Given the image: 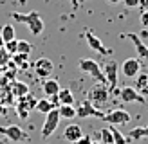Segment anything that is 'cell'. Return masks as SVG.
I'll return each instance as SVG.
<instances>
[{
  "label": "cell",
  "instance_id": "6da1fadb",
  "mask_svg": "<svg viewBox=\"0 0 148 144\" xmlns=\"http://www.w3.org/2000/svg\"><path fill=\"white\" fill-rule=\"evenodd\" d=\"M11 18L18 24H25L29 25V31L34 36H40L43 33V20L40 16L38 11H31V13H11Z\"/></svg>",
  "mask_w": 148,
  "mask_h": 144
},
{
  "label": "cell",
  "instance_id": "7a4b0ae2",
  "mask_svg": "<svg viewBox=\"0 0 148 144\" xmlns=\"http://www.w3.org/2000/svg\"><path fill=\"white\" fill-rule=\"evenodd\" d=\"M79 70L88 74L90 77H94L98 83H107V77H105V72L101 70V67L98 65L96 60H90V58H81L79 60Z\"/></svg>",
  "mask_w": 148,
  "mask_h": 144
},
{
  "label": "cell",
  "instance_id": "3957f363",
  "mask_svg": "<svg viewBox=\"0 0 148 144\" xmlns=\"http://www.w3.org/2000/svg\"><path fill=\"white\" fill-rule=\"evenodd\" d=\"M36 103H38V99H36L31 92H29L27 96H24V97H18L16 103H14V108H16V112H18V117L25 121L29 117V112L36 108Z\"/></svg>",
  "mask_w": 148,
  "mask_h": 144
},
{
  "label": "cell",
  "instance_id": "277c9868",
  "mask_svg": "<svg viewBox=\"0 0 148 144\" xmlns=\"http://www.w3.org/2000/svg\"><path fill=\"white\" fill-rule=\"evenodd\" d=\"M60 108H53L47 115H45V121H43V126H42V137L43 139H47V137H51L54 133V130L58 128V124H60Z\"/></svg>",
  "mask_w": 148,
  "mask_h": 144
},
{
  "label": "cell",
  "instance_id": "5b68a950",
  "mask_svg": "<svg viewBox=\"0 0 148 144\" xmlns=\"http://www.w3.org/2000/svg\"><path fill=\"white\" fill-rule=\"evenodd\" d=\"M103 115H105V113H103L90 99H87V101H83L79 106H76V117H81V119H87V117L103 119Z\"/></svg>",
  "mask_w": 148,
  "mask_h": 144
},
{
  "label": "cell",
  "instance_id": "8992f818",
  "mask_svg": "<svg viewBox=\"0 0 148 144\" xmlns=\"http://www.w3.org/2000/svg\"><path fill=\"white\" fill-rule=\"evenodd\" d=\"M110 97V88L107 83H96L90 90V101L98 106V105H107Z\"/></svg>",
  "mask_w": 148,
  "mask_h": 144
},
{
  "label": "cell",
  "instance_id": "52a82bcc",
  "mask_svg": "<svg viewBox=\"0 0 148 144\" xmlns=\"http://www.w3.org/2000/svg\"><path fill=\"white\" fill-rule=\"evenodd\" d=\"M103 121L108 122V124H112V126H116V124H127V122L130 121V113L117 108V110H110L108 113L103 115Z\"/></svg>",
  "mask_w": 148,
  "mask_h": 144
},
{
  "label": "cell",
  "instance_id": "ba28073f",
  "mask_svg": "<svg viewBox=\"0 0 148 144\" xmlns=\"http://www.w3.org/2000/svg\"><path fill=\"white\" fill-rule=\"evenodd\" d=\"M0 133L5 135L9 141L13 142H20V141H27V133L22 130L18 124H11V126H2L0 128Z\"/></svg>",
  "mask_w": 148,
  "mask_h": 144
},
{
  "label": "cell",
  "instance_id": "9c48e42d",
  "mask_svg": "<svg viewBox=\"0 0 148 144\" xmlns=\"http://www.w3.org/2000/svg\"><path fill=\"white\" fill-rule=\"evenodd\" d=\"M119 97L123 103H139V105H145L146 103V97H143L134 86H125V88L119 90Z\"/></svg>",
  "mask_w": 148,
  "mask_h": 144
},
{
  "label": "cell",
  "instance_id": "30bf717a",
  "mask_svg": "<svg viewBox=\"0 0 148 144\" xmlns=\"http://www.w3.org/2000/svg\"><path fill=\"white\" fill-rule=\"evenodd\" d=\"M54 70V63L49 60V58H40V60L34 61V74L38 77L47 79Z\"/></svg>",
  "mask_w": 148,
  "mask_h": 144
},
{
  "label": "cell",
  "instance_id": "8fae6325",
  "mask_svg": "<svg viewBox=\"0 0 148 144\" xmlns=\"http://www.w3.org/2000/svg\"><path fill=\"white\" fill-rule=\"evenodd\" d=\"M117 63L116 61H108L105 65V77H107V85H108V88L110 90H114L117 92V79H119V76H117Z\"/></svg>",
  "mask_w": 148,
  "mask_h": 144
},
{
  "label": "cell",
  "instance_id": "7c38bea8",
  "mask_svg": "<svg viewBox=\"0 0 148 144\" xmlns=\"http://www.w3.org/2000/svg\"><path fill=\"white\" fill-rule=\"evenodd\" d=\"M121 72H123L127 77H136L139 72H141V61H139L137 58H128V60L123 61Z\"/></svg>",
  "mask_w": 148,
  "mask_h": 144
},
{
  "label": "cell",
  "instance_id": "4fadbf2b",
  "mask_svg": "<svg viewBox=\"0 0 148 144\" xmlns=\"http://www.w3.org/2000/svg\"><path fill=\"white\" fill-rule=\"evenodd\" d=\"M85 40H87V43H88V47H90L92 50H96V52H99V54H103V56L112 54V50L107 49L105 45H103V41H101L99 38H96V36H94L90 31L85 33Z\"/></svg>",
  "mask_w": 148,
  "mask_h": 144
},
{
  "label": "cell",
  "instance_id": "5bb4252c",
  "mask_svg": "<svg viewBox=\"0 0 148 144\" xmlns=\"http://www.w3.org/2000/svg\"><path fill=\"white\" fill-rule=\"evenodd\" d=\"M125 38H128L136 47V52H137V58H143V60H148V45L139 38L136 33H130V34H125Z\"/></svg>",
  "mask_w": 148,
  "mask_h": 144
},
{
  "label": "cell",
  "instance_id": "9a60e30c",
  "mask_svg": "<svg viewBox=\"0 0 148 144\" xmlns=\"http://www.w3.org/2000/svg\"><path fill=\"white\" fill-rule=\"evenodd\" d=\"M60 81H56V79H43L42 83V92L45 97H53V96H58V92H60Z\"/></svg>",
  "mask_w": 148,
  "mask_h": 144
},
{
  "label": "cell",
  "instance_id": "2e32d148",
  "mask_svg": "<svg viewBox=\"0 0 148 144\" xmlns=\"http://www.w3.org/2000/svg\"><path fill=\"white\" fill-rule=\"evenodd\" d=\"M63 137H65V141H69V142H78L81 137H83L81 126L79 124H69L63 132Z\"/></svg>",
  "mask_w": 148,
  "mask_h": 144
},
{
  "label": "cell",
  "instance_id": "e0dca14e",
  "mask_svg": "<svg viewBox=\"0 0 148 144\" xmlns=\"http://www.w3.org/2000/svg\"><path fill=\"white\" fill-rule=\"evenodd\" d=\"M11 92H13V96L18 99V97H24L29 94V86L24 81H13L11 83Z\"/></svg>",
  "mask_w": 148,
  "mask_h": 144
},
{
  "label": "cell",
  "instance_id": "ac0fdd59",
  "mask_svg": "<svg viewBox=\"0 0 148 144\" xmlns=\"http://www.w3.org/2000/svg\"><path fill=\"white\" fill-rule=\"evenodd\" d=\"M53 108H56L54 105H53V101H51L49 97H43V99H38V103H36V108L34 110H38L40 113H43V115H47Z\"/></svg>",
  "mask_w": 148,
  "mask_h": 144
},
{
  "label": "cell",
  "instance_id": "d6986e66",
  "mask_svg": "<svg viewBox=\"0 0 148 144\" xmlns=\"http://www.w3.org/2000/svg\"><path fill=\"white\" fill-rule=\"evenodd\" d=\"M60 115L63 119H74L76 117V106L74 105H60Z\"/></svg>",
  "mask_w": 148,
  "mask_h": 144
},
{
  "label": "cell",
  "instance_id": "ffe728a7",
  "mask_svg": "<svg viewBox=\"0 0 148 144\" xmlns=\"http://www.w3.org/2000/svg\"><path fill=\"white\" fill-rule=\"evenodd\" d=\"M58 99H60V105H72L74 103V96L69 88H62L58 92Z\"/></svg>",
  "mask_w": 148,
  "mask_h": 144
},
{
  "label": "cell",
  "instance_id": "44dd1931",
  "mask_svg": "<svg viewBox=\"0 0 148 144\" xmlns=\"http://www.w3.org/2000/svg\"><path fill=\"white\" fill-rule=\"evenodd\" d=\"M128 137L134 139V141H139V139H143V137H148V126H137L134 130H130Z\"/></svg>",
  "mask_w": 148,
  "mask_h": 144
},
{
  "label": "cell",
  "instance_id": "7402d4cb",
  "mask_svg": "<svg viewBox=\"0 0 148 144\" xmlns=\"http://www.w3.org/2000/svg\"><path fill=\"white\" fill-rule=\"evenodd\" d=\"M0 34H2V40L4 41H11V40L16 38V36H14V27L11 24H5L2 29H0Z\"/></svg>",
  "mask_w": 148,
  "mask_h": 144
},
{
  "label": "cell",
  "instance_id": "603a6c76",
  "mask_svg": "<svg viewBox=\"0 0 148 144\" xmlns=\"http://www.w3.org/2000/svg\"><path fill=\"white\" fill-rule=\"evenodd\" d=\"M99 137H101V144H114V135H112L110 128H101Z\"/></svg>",
  "mask_w": 148,
  "mask_h": 144
},
{
  "label": "cell",
  "instance_id": "cb8c5ba5",
  "mask_svg": "<svg viewBox=\"0 0 148 144\" xmlns=\"http://www.w3.org/2000/svg\"><path fill=\"white\" fill-rule=\"evenodd\" d=\"M29 54H22V52H16V54H13V61H14V65L16 67H20V69H25L27 67V58Z\"/></svg>",
  "mask_w": 148,
  "mask_h": 144
},
{
  "label": "cell",
  "instance_id": "d4e9b609",
  "mask_svg": "<svg viewBox=\"0 0 148 144\" xmlns=\"http://www.w3.org/2000/svg\"><path fill=\"white\" fill-rule=\"evenodd\" d=\"M136 77H137V79H136V85H134V88L139 92V90H141L143 86L148 83V74H146V72H143V74H137Z\"/></svg>",
  "mask_w": 148,
  "mask_h": 144
},
{
  "label": "cell",
  "instance_id": "484cf974",
  "mask_svg": "<svg viewBox=\"0 0 148 144\" xmlns=\"http://www.w3.org/2000/svg\"><path fill=\"white\" fill-rule=\"evenodd\" d=\"M4 49H5L11 56L16 54V52H18V40L14 38V40H11V41H5V43H4Z\"/></svg>",
  "mask_w": 148,
  "mask_h": 144
},
{
  "label": "cell",
  "instance_id": "4316f807",
  "mask_svg": "<svg viewBox=\"0 0 148 144\" xmlns=\"http://www.w3.org/2000/svg\"><path fill=\"white\" fill-rule=\"evenodd\" d=\"M31 50H33V45L29 41L18 40V52H22V54H31Z\"/></svg>",
  "mask_w": 148,
  "mask_h": 144
},
{
  "label": "cell",
  "instance_id": "83f0119b",
  "mask_svg": "<svg viewBox=\"0 0 148 144\" xmlns=\"http://www.w3.org/2000/svg\"><path fill=\"white\" fill-rule=\"evenodd\" d=\"M110 130H112V135H114V144H127V137L119 130H116V128H110Z\"/></svg>",
  "mask_w": 148,
  "mask_h": 144
},
{
  "label": "cell",
  "instance_id": "f1b7e54d",
  "mask_svg": "<svg viewBox=\"0 0 148 144\" xmlns=\"http://www.w3.org/2000/svg\"><path fill=\"white\" fill-rule=\"evenodd\" d=\"M7 56H11L9 52H7V50L2 47V49H0V65H4V63H7V61H9V58H7Z\"/></svg>",
  "mask_w": 148,
  "mask_h": 144
},
{
  "label": "cell",
  "instance_id": "f546056e",
  "mask_svg": "<svg viewBox=\"0 0 148 144\" xmlns=\"http://www.w3.org/2000/svg\"><path fill=\"white\" fill-rule=\"evenodd\" d=\"M123 4L127 7H139V0H123Z\"/></svg>",
  "mask_w": 148,
  "mask_h": 144
},
{
  "label": "cell",
  "instance_id": "4dcf8cb0",
  "mask_svg": "<svg viewBox=\"0 0 148 144\" xmlns=\"http://www.w3.org/2000/svg\"><path fill=\"white\" fill-rule=\"evenodd\" d=\"M74 144H92V139H90L88 135H83L78 142H74Z\"/></svg>",
  "mask_w": 148,
  "mask_h": 144
},
{
  "label": "cell",
  "instance_id": "1f68e13d",
  "mask_svg": "<svg viewBox=\"0 0 148 144\" xmlns=\"http://www.w3.org/2000/svg\"><path fill=\"white\" fill-rule=\"evenodd\" d=\"M141 24L148 27V11H141Z\"/></svg>",
  "mask_w": 148,
  "mask_h": 144
},
{
  "label": "cell",
  "instance_id": "d6a6232c",
  "mask_svg": "<svg viewBox=\"0 0 148 144\" xmlns=\"http://www.w3.org/2000/svg\"><path fill=\"white\" fill-rule=\"evenodd\" d=\"M5 115H7V106H5V103L0 101V117H5Z\"/></svg>",
  "mask_w": 148,
  "mask_h": 144
},
{
  "label": "cell",
  "instance_id": "836d02e7",
  "mask_svg": "<svg viewBox=\"0 0 148 144\" xmlns=\"http://www.w3.org/2000/svg\"><path fill=\"white\" fill-rule=\"evenodd\" d=\"M139 9H141V11H148V0H139Z\"/></svg>",
  "mask_w": 148,
  "mask_h": 144
},
{
  "label": "cell",
  "instance_id": "e575fe53",
  "mask_svg": "<svg viewBox=\"0 0 148 144\" xmlns=\"http://www.w3.org/2000/svg\"><path fill=\"white\" fill-rule=\"evenodd\" d=\"M69 2H71V5H72V9H74V11H78V9H79V0H69Z\"/></svg>",
  "mask_w": 148,
  "mask_h": 144
},
{
  "label": "cell",
  "instance_id": "d590c367",
  "mask_svg": "<svg viewBox=\"0 0 148 144\" xmlns=\"http://www.w3.org/2000/svg\"><path fill=\"white\" fill-rule=\"evenodd\" d=\"M139 94H141V96H143V97H148V83H146V85L143 86V88H141V90H139Z\"/></svg>",
  "mask_w": 148,
  "mask_h": 144
},
{
  "label": "cell",
  "instance_id": "8d00e7d4",
  "mask_svg": "<svg viewBox=\"0 0 148 144\" xmlns=\"http://www.w3.org/2000/svg\"><path fill=\"white\" fill-rule=\"evenodd\" d=\"M108 4H119V2H123V0H107Z\"/></svg>",
  "mask_w": 148,
  "mask_h": 144
},
{
  "label": "cell",
  "instance_id": "74e56055",
  "mask_svg": "<svg viewBox=\"0 0 148 144\" xmlns=\"http://www.w3.org/2000/svg\"><path fill=\"white\" fill-rule=\"evenodd\" d=\"M4 43H5V41L2 40V34H0V49H2V47H4Z\"/></svg>",
  "mask_w": 148,
  "mask_h": 144
},
{
  "label": "cell",
  "instance_id": "f35d334b",
  "mask_svg": "<svg viewBox=\"0 0 148 144\" xmlns=\"http://www.w3.org/2000/svg\"><path fill=\"white\" fill-rule=\"evenodd\" d=\"M0 144H5V141H4V139H0Z\"/></svg>",
  "mask_w": 148,
  "mask_h": 144
},
{
  "label": "cell",
  "instance_id": "ab89813d",
  "mask_svg": "<svg viewBox=\"0 0 148 144\" xmlns=\"http://www.w3.org/2000/svg\"><path fill=\"white\" fill-rule=\"evenodd\" d=\"M92 144H101V142H92Z\"/></svg>",
  "mask_w": 148,
  "mask_h": 144
}]
</instances>
